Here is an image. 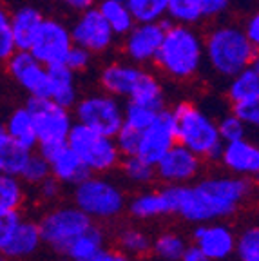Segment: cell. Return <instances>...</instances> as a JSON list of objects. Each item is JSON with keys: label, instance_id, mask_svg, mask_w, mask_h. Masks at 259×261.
Segmentation results:
<instances>
[{"label": "cell", "instance_id": "obj_42", "mask_svg": "<svg viewBox=\"0 0 259 261\" xmlns=\"http://www.w3.org/2000/svg\"><path fill=\"white\" fill-rule=\"evenodd\" d=\"M138 142H140V130H134L127 125H122V129L114 135V143L122 156L136 154Z\"/></svg>", "mask_w": 259, "mask_h": 261}, {"label": "cell", "instance_id": "obj_21", "mask_svg": "<svg viewBox=\"0 0 259 261\" xmlns=\"http://www.w3.org/2000/svg\"><path fill=\"white\" fill-rule=\"evenodd\" d=\"M40 247H42V238H40V230H38V223L37 221L22 220L20 218L0 252H4L13 261L28 259V257L35 256L40 250Z\"/></svg>", "mask_w": 259, "mask_h": 261}, {"label": "cell", "instance_id": "obj_29", "mask_svg": "<svg viewBox=\"0 0 259 261\" xmlns=\"http://www.w3.org/2000/svg\"><path fill=\"white\" fill-rule=\"evenodd\" d=\"M116 241H118V250H122L131 259L145 257L147 254H150L152 238H150L149 232H145V230L140 227L122 228V230L118 232Z\"/></svg>", "mask_w": 259, "mask_h": 261}, {"label": "cell", "instance_id": "obj_45", "mask_svg": "<svg viewBox=\"0 0 259 261\" xmlns=\"http://www.w3.org/2000/svg\"><path fill=\"white\" fill-rule=\"evenodd\" d=\"M20 218V212H9V214H2L0 216V250L6 245L9 234L13 232V228H15V225L18 223Z\"/></svg>", "mask_w": 259, "mask_h": 261}, {"label": "cell", "instance_id": "obj_52", "mask_svg": "<svg viewBox=\"0 0 259 261\" xmlns=\"http://www.w3.org/2000/svg\"><path fill=\"white\" fill-rule=\"evenodd\" d=\"M0 172H2V165H0Z\"/></svg>", "mask_w": 259, "mask_h": 261}, {"label": "cell", "instance_id": "obj_19", "mask_svg": "<svg viewBox=\"0 0 259 261\" xmlns=\"http://www.w3.org/2000/svg\"><path fill=\"white\" fill-rule=\"evenodd\" d=\"M38 152L47 160L49 172L58 184L73 187L78 181H82L85 176H89V171L85 169L80 158L74 154V151L65 142L58 143V145L38 147Z\"/></svg>", "mask_w": 259, "mask_h": 261}, {"label": "cell", "instance_id": "obj_26", "mask_svg": "<svg viewBox=\"0 0 259 261\" xmlns=\"http://www.w3.org/2000/svg\"><path fill=\"white\" fill-rule=\"evenodd\" d=\"M6 130H8L9 142L15 145H20L29 151H35L38 145L37 133H35V125H33V118L29 114L28 107H16L8 114V118L4 120Z\"/></svg>", "mask_w": 259, "mask_h": 261}, {"label": "cell", "instance_id": "obj_15", "mask_svg": "<svg viewBox=\"0 0 259 261\" xmlns=\"http://www.w3.org/2000/svg\"><path fill=\"white\" fill-rule=\"evenodd\" d=\"M4 64L9 78L16 86H20L29 96L47 98V67L29 51L15 49V53Z\"/></svg>", "mask_w": 259, "mask_h": 261}, {"label": "cell", "instance_id": "obj_46", "mask_svg": "<svg viewBox=\"0 0 259 261\" xmlns=\"http://www.w3.org/2000/svg\"><path fill=\"white\" fill-rule=\"evenodd\" d=\"M241 29H243V33L247 35V38L252 44L254 45L259 44V15L257 13L248 15L243 20V24H241Z\"/></svg>", "mask_w": 259, "mask_h": 261}, {"label": "cell", "instance_id": "obj_50", "mask_svg": "<svg viewBox=\"0 0 259 261\" xmlns=\"http://www.w3.org/2000/svg\"><path fill=\"white\" fill-rule=\"evenodd\" d=\"M9 145V136H8V130H6L4 122L0 120V152L4 151L6 147Z\"/></svg>", "mask_w": 259, "mask_h": 261}, {"label": "cell", "instance_id": "obj_47", "mask_svg": "<svg viewBox=\"0 0 259 261\" xmlns=\"http://www.w3.org/2000/svg\"><path fill=\"white\" fill-rule=\"evenodd\" d=\"M89 261H133V259H131L129 256H125L122 250L106 247V249L100 250L94 257H91Z\"/></svg>", "mask_w": 259, "mask_h": 261}, {"label": "cell", "instance_id": "obj_43", "mask_svg": "<svg viewBox=\"0 0 259 261\" xmlns=\"http://www.w3.org/2000/svg\"><path fill=\"white\" fill-rule=\"evenodd\" d=\"M232 8V0H201L203 20L218 22Z\"/></svg>", "mask_w": 259, "mask_h": 261}, {"label": "cell", "instance_id": "obj_12", "mask_svg": "<svg viewBox=\"0 0 259 261\" xmlns=\"http://www.w3.org/2000/svg\"><path fill=\"white\" fill-rule=\"evenodd\" d=\"M203 160L178 142L154 165V174L163 185H189L201 178Z\"/></svg>", "mask_w": 259, "mask_h": 261}, {"label": "cell", "instance_id": "obj_33", "mask_svg": "<svg viewBox=\"0 0 259 261\" xmlns=\"http://www.w3.org/2000/svg\"><path fill=\"white\" fill-rule=\"evenodd\" d=\"M134 22L165 20L169 0H125Z\"/></svg>", "mask_w": 259, "mask_h": 261}, {"label": "cell", "instance_id": "obj_48", "mask_svg": "<svg viewBox=\"0 0 259 261\" xmlns=\"http://www.w3.org/2000/svg\"><path fill=\"white\" fill-rule=\"evenodd\" d=\"M57 2L71 13H82L96 4V0H57Z\"/></svg>", "mask_w": 259, "mask_h": 261}, {"label": "cell", "instance_id": "obj_2", "mask_svg": "<svg viewBox=\"0 0 259 261\" xmlns=\"http://www.w3.org/2000/svg\"><path fill=\"white\" fill-rule=\"evenodd\" d=\"M203 57L214 76L228 80L257 62V45L248 40L241 24L218 20L203 35Z\"/></svg>", "mask_w": 259, "mask_h": 261}, {"label": "cell", "instance_id": "obj_8", "mask_svg": "<svg viewBox=\"0 0 259 261\" xmlns=\"http://www.w3.org/2000/svg\"><path fill=\"white\" fill-rule=\"evenodd\" d=\"M73 118L76 123L114 138L123 125V103L120 98L103 91L89 93L78 98L73 107Z\"/></svg>", "mask_w": 259, "mask_h": 261}, {"label": "cell", "instance_id": "obj_4", "mask_svg": "<svg viewBox=\"0 0 259 261\" xmlns=\"http://www.w3.org/2000/svg\"><path fill=\"white\" fill-rule=\"evenodd\" d=\"M176 122V142L198 154L203 162H218L223 149L218 123L194 102H179L172 107Z\"/></svg>", "mask_w": 259, "mask_h": 261}, {"label": "cell", "instance_id": "obj_25", "mask_svg": "<svg viewBox=\"0 0 259 261\" xmlns=\"http://www.w3.org/2000/svg\"><path fill=\"white\" fill-rule=\"evenodd\" d=\"M225 96L228 103L245 102V100H255L259 98V65L257 62L247 65L245 69L236 73L227 80Z\"/></svg>", "mask_w": 259, "mask_h": 261}, {"label": "cell", "instance_id": "obj_16", "mask_svg": "<svg viewBox=\"0 0 259 261\" xmlns=\"http://www.w3.org/2000/svg\"><path fill=\"white\" fill-rule=\"evenodd\" d=\"M192 245L212 261H227L234 256L236 230L221 220L199 223L192 232Z\"/></svg>", "mask_w": 259, "mask_h": 261}, {"label": "cell", "instance_id": "obj_27", "mask_svg": "<svg viewBox=\"0 0 259 261\" xmlns=\"http://www.w3.org/2000/svg\"><path fill=\"white\" fill-rule=\"evenodd\" d=\"M94 8L100 11V15L103 16V20L107 22V25L111 28L116 38H122L136 24L125 0H100L98 6H94Z\"/></svg>", "mask_w": 259, "mask_h": 261}, {"label": "cell", "instance_id": "obj_51", "mask_svg": "<svg viewBox=\"0 0 259 261\" xmlns=\"http://www.w3.org/2000/svg\"><path fill=\"white\" fill-rule=\"evenodd\" d=\"M0 261H13V259H9V257L6 256L4 252H0Z\"/></svg>", "mask_w": 259, "mask_h": 261}, {"label": "cell", "instance_id": "obj_1", "mask_svg": "<svg viewBox=\"0 0 259 261\" xmlns=\"http://www.w3.org/2000/svg\"><path fill=\"white\" fill-rule=\"evenodd\" d=\"M254 192L252 178L230 172L198 178L176 185V216L192 225L232 218Z\"/></svg>", "mask_w": 259, "mask_h": 261}, {"label": "cell", "instance_id": "obj_11", "mask_svg": "<svg viewBox=\"0 0 259 261\" xmlns=\"http://www.w3.org/2000/svg\"><path fill=\"white\" fill-rule=\"evenodd\" d=\"M74 45L87 49L91 55H106L114 47L116 37L103 20L96 8H89L76 13V18L69 25Z\"/></svg>", "mask_w": 259, "mask_h": 261}, {"label": "cell", "instance_id": "obj_13", "mask_svg": "<svg viewBox=\"0 0 259 261\" xmlns=\"http://www.w3.org/2000/svg\"><path fill=\"white\" fill-rule=\"evenodd\" d=\"M165 29V20L136 22L122 37V53L125 60L143 65V67L152 64L156 55H158L160 45H162Z\"/></svg>", "mask_w": 259, "mask_h": 261}, {"label": "cell", "instance_id": "obj_5", "mask_svg": "<svg viewBox=\"0 0 259 261\" xmlns=\"http://www.w3.org/2000/svg\"><path fill=\"white\" fill-rule=\"evenodd\" d=\"M73 205L93 221H111L125 212L127 196L106 174H89L73 185Z\"/></svg>", "mask_w": 259, "mask_h": 261}, {"label": "cell", "instance_id": "obj_24", "mask_svg": "<svg viewBox=\"0 0 259 261\" xmlns=\"http://www.w3.org/2000/svg\"><path fill=\"white\" fill-rule=\"evenodd\" d=\"M107 247V236L98 225H89L84 232L78 234L67 249L64 250V256L69 261H89L91 257L96 256L100 250Z\"/></svg>", "mask_w": 259, "mask_h": 261}, {"label": "cell", "instance_id": "obj_41", "mask_svg": "<svg viewBox=\"0 0 259 261\" xmlns=\"http://www.w3.org/2000/svg\"><path fill=\"white\" fill-rule=\"evenodd\" d=\"M93 57H94V55H91L87 49L73 44V45H71V49L67 51V55H65L64 64L67 65L73 73L78 74V73H84V71L89 69L91 64H93Z\"/></svg>", "mask_w": 259, "mask_h": 261}, {"label": "cell", "instance_id": "obj_44", "mask_svg": "<svg viewBox=\"0 0 259 261\" xmlns=\"http://www.w3.org/2000/svg\"><path fill=\"white\" fill-rule=\"evenodd\" d=\"M62 187H64V185L58 184L53 176H49V178H45L44 181L38 184L35 189H37V194L42 201H55L60 198Z\"/></svg>", "mask_w": 259, "mask_h": 261}, {"label": "cell", "instance_id": "obj_20", "mask_svg": "<svg viewBox=\"0 0 259 261\" xmlns=\"http://www.w3.org/2000/svg\"><path fill=\"white\" fill-rule=\"evenodd\" d=\"M218 162L230 174L255 178L259 172V149L252 140H248V136L225 142Z\"/></svg>", "mask_w": 259, "mask_h": 261}, {"label": "cell", "instance_id": "obj_37", "mask_svg": "<svg viewBox=\"0 0 259 261\" xmlns=\"http://www.w3.org/2000/svg\"><path fill=\"white\" fill-rule=\"evenodd\" d=\"M156 113H158V111L142 106V103L127 100V103H123V125L142 133V130L154 120Z\"/></svg>", "mask_w": 259, "mask_h": 261}, {"label": "cell", "instance_id": "obj_28", "mask_svg": "<svg viewBox=\"0 0 259 261\" xmlns=\"http://www.w3.org/2000/svg\"><path fill=\"white\" fill-rule=\"evenodd\" d=\"M187 247H189V241L182 232L163 230L152 240L150 254H154L158 261H179Z\"/></svg>", "mask_w": 259, "mask_h": 261}, {"label": "cell", "instance_id": "obj_10", "mask_svg": "<svg viewBox=\"0 0 259 261\" xmlns=\"http://www.w3.org/2000/svg\"><path fill=\"white\" fill-rule=\"evenodd\" d=\"M73 45L71 31L65 22L55 16H44L40 28H38L35 40H33L29 53L38 62L49 67V65L64 64L65 55Z\"/></svg>", "mask_w": 259, "mask_h": 261}, {"label": "cell", "instance_id": "obj_9", "mask_svg": "<svg viewBox=\"0 0 259 261\" xmlns=\"http://www.w3.org/2000/svg\"><path fill=\"white\" fill-rule=\"evenodd\" d=\"M29 114L33 118L35 133H37L38 147L58 145L67 140V135L74 123L71 109L58 106L51 98H33L29 96L28 103Z\"/></svg>", "mask_w": 259, "mask_h": 261}, {"label": "cell", "instance_id": "obj_22", "mask_svg": "<svg viewBox=\"0 0 259 261\" xmlns=\"http://www.w3.org/2000/svg\"><path fill=\"white\" fill-rule=\"evenodd\" d=\"M47 98L58 106L73 109L80 98L76 73L69 69L65 64L49 65L47 67Z\"/></svg>", "mask_w": 259, "mask_h": 261}, {"label": "cell", "instance_id": "obj_14", "mask_svg": "<svg viewBox=\"0 0 259 261\" xmlns=\"http://www.w3.org/2000/svg\"><path fill=\"white\" fill-rule=\"evenodd\" d=\"M176 143V122L172 111L163 107L156 113L154 120L140 133L136 156L145 160L150 165H156L160 158Z\"/></svg>", "mask_w": 259, "mask_h": 261}, {"label": "cell", "instance_id": "obj_34", "mask_svg": "<svg viewBox=\"0 0 259 261\" xmlns=\"http://www.w3.org/2000/svg\"><path fill=\"white\" fill-rule=\"evenodd\" d=\"M234 256L239 261H259L257 227H245L241 232H236Z\"/></svg>", "mask_w": 259, "mask_h": 261}, {"label": "cell", "instance_id": "obj_38", "mask_svg": "<svg viewBox=\"0 0 259 261\" xmlns=\"http://www.w3.org/2000/svg\"><path fill=\"white\" fill-rule=\"evenodd\" d=\"M216 123H218V133H219V138L223 140V143L234 142V140L247 138L248 136V127L234 113L223 114L221 118L216 120Z\"/></svg>", "mask_w": 259, "mask_h": 261}, {"label": "cell", "instance_id": "obj_18", "mask_svg": "<svg viewBox=\"0 0 259 261\" xmlns=\"http://www.w3.org/2000/svg\"><path fill=\"white\" fill-rule=\"evenodd\" d=\"M125 211L140 221L156 220L176 214V185H163L160 189H147L127 200Z\"/></svg>", "mask_w": 259, "mask_h": 261}, {"label": "cell", "instance_id": "obj_36", "mask_svg": "<svg viewBox=\"0 0 259 261\" xmlns=\"http://www.w3.org/2000/svg\"><path fill=\"white\" fill-rule=\"evenodd\" d=\"M33 151L24 149L20 145H15V143L9 142V145L6 147L4 151L0 152V165H2V172L11 176H20L22 169H24L25 162L31 156Z\"/></svg>", "mask_w": 259, "mask_h": 261}, {"label": "cell", "instance_id": "obj_40", "mask_svg": "<svg viewBox=\"0 0 259 261\" xmlns=\"http://www.w3.org/2000/svg\"><path fill=\"white\" fill-rule=\"evenodd\" d=\"M230 113H234L248 129H250V127H257L259 125V98L232 103Z\"/></svg>", "mask_w": 259, "mask_h": 261}, {"label": "cell", "instance_id": "obj_23", "mask_svg": "<svg viewBox=\"0 0 259 261\" xmlns=\"http://www.w3.org/2000/svg\"><path fill=\"white\" fill-rule=\"evenodd\" d=\"M9 18H11V33L15 47L22 49V51H29L33 40H35V35L44 20V13L37 6L25 4L16 8L15 11H9Z\"/></svg>", "mask_w": 259, "mask_h": 261}, {"label": "cell", "instance_id": "obj_39", "mask_svg": "<svg viewBox=\"0 0 259 261\" xmlns=\"http://www.w3.org/2000/svg\"><path fill=\"white\" fill-rule=\"evenodd\" d=\"M15 40L11 33V18L9 9L0 6V64H4L13 53H15Z\"/></svg>", "mask_w": 259, "mask_h": 261}, {"label": "cell", "instance_id": "obj_32", "mask_svg": "<svg viewBox=\"0 0 259 261\" xmlns=\"http://www.w3.org/2000/svg\"><path fill=\"white\" fill-rule=\"evenodd\" d=\"M167 16L170 24L198 25L203 22L201 0H169Z\"/></svg>", "mask_w": 259, "mask_h": 261}, {"label": "cell", "instance_id": "obj_49", "mask_svg": "<svg viewBox=\"0 0 259 261\" xmlns=\"http://www.w3.org/2000/svg\"><path fill=\"white\" fill-rule=\"evenodd\" d=\"M179 261H212V259L211 257H206L198 247L189 245V247L185 249V252H183V256L179 257Z\"/></svg>", "mask_w": 259, "mask_h": 261}, {"label": "cell", "instance_id": "obj_17", "mask_svg": "<svg viewBox=\"0 0 259 261\" xmlns=\"http://www.w3.org/2000/svg\"><path fill=\"white\" fill-rule=\"evenodd\" d=\"M145 71L147 67L129 60H113L100 69L98 84L103 93L113 94L120 100H129L140 86Z\"/></svg>", "mask_w": 259, "mask_h": 261}, {"label": "cell", "instance_id": "obj_7", "mask_svg": "<svg viewBox=\"0 0 259 261\" xmlns=\"http://www.w3.org/2000/svg\"><path fill=\"white\" fill-rule=\"evenodd\" d=\"M37 223L42 245L58 254H64L67 245L94 221L87 214H84L76 205H57L45 211Z\"/></svg>", "mask_w": 259, "mask_h": 261}, {"label": "cell", "instance_id": "obj_6", "mask_svg": "<svg viewBox=\"0 0 259 261\" xmlns=\"http://www.w3.org/2000/svg\"><path fill=\"white\" fill-rule=\"evenodd\" d=\"M65 143L80 158L89 174H107L118 169L122 162V154L118 151L114 138L100 135L82 123H73Z\"/></svg>", "mask_w": 259, "mask_h": 261}, {"label": "cell", "instance_id": "obj_30", "mask_svg": "<svg viewBox=\"0 0 259 261\" xmlns=\"http://www.w3.org/2000/svg\"><path fill=\"white\" fill-rule=\"evenodd\" d=\"M25 201V185L18 176L0 172V216L20 212Z\"/></svg>", "mask_w": 259, "mask_h": 261}, {"label": "cell", "instance_id": "obj_3", "mask_svg": "<svg viewBox=\"0 0 259 261\" xmlns=\"http://www.w3.org/2000/svg\"><path fill=\"white\" fill-rule=\"evenodd\" d=\"M162 76L172 82H191L205 65L203 35L196 25L167 24L162 45L152 62Z\"/></svg>", "mask_w": 259, "mask_h": 261}, {"label": "cell", "instance_id": "obj_35", "mask_svg": "<svg viewBox=\"0 0 259 261\" xmlns=\"http://www.w3.org/2000/svg\"><path fill=\"white\" fill-rule=\"evenodd\" d=\"M51 172H49V163L40 152H31V156L25 162L24 169H22L20 176L24 185H31V187H37L38 184H42L45 178H49Z\"/></svg>", "mask_w": 259, "mask_h": 261}, {"label": "cell", "instance_id": "obj_31", "mask_svg": "<svg viewBox=\"0 0 259 261\" xmlns=\"http://www.w3.org/2000/svg\"><path fill=\"white\" fill-rule=\"evenodd\" d=\"M118 167L122 169L123 178L129 184L136 185V187H147L156 179L154 174V165L147 163L145 160H142L140 156L131 154V156H122V162Z\"/></svg>", "mask_w": 259, "mask_h": 261}]
</instances>
